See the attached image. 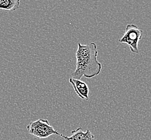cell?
<instances>
[{"label":"cell","mask_w":151,"mask_h":140,"mask_svg":"<svg viewBox=\"0 0 151 140\" xmlns=\"http://www.w3.org/2000/svg\"><path fill=\"white\" fill-rule=\"evenodd\" d=\"M20 6L19 0H0V9L15 11Z\"/></svg>","instance_id":"6"},{"label":"cell","mask_w":151,"mask_h":140,"mask_svg":"<svg viewBox=\"0 0 151 140\" xmlns=\"http://www.w3.org/2000/svg\"><path fill=\"white\" fill-rule=\"evenodd\" d=\"M143 35V31L134 25H128L126 27L123 36L119 40L121 43H125L129 46L132 53H139L138 44Z\"/></svg>","instance_id":"3"},{"label":"cell","mask_w":151,"mask_h":140,"mask_svg":"<svg viewBox=\"0 0 151 140\" xmlns=\"http://www.w3.org/2000/svg\"><path fill=\"white\" fill-rule=\"evenodd\" d=\"M70 83L72 85L74 91L76 95L82 100H88L89 89L86 82L79 79H74L70 78L69 80Z\"/></svg>","instance_id":"4"},{"label":"cell","mask_w":151,"mask_h":140,"mask_svg":"<svg viewBox=\"0 0 151 140\" xmlns=\"http://www.w3.org/2000/svg\"><path fill=\"white\" fill-rule=\"evenodd\" d=\"M28 132L33 136L39 139H46L53 135H57L61 137L63 134L55 129L47 120L40 119L30 122L27 126Z\"/></svg>","instance_id":"2"},{"label":"cell","mask_w":151,"mask_h":140,"mask_svg":"<svg viewBox=\"0 0 151 140\" xmlns=\"http://www.w3.org/2000/svg\"><path fill=\"white\" fill-rule=\"evenodd\" d=\"M71 134L72 136L70 137L64 136L63 135L61 137L65 140H95L94 135L89 129L84 132L82 128L80 127L71 131Z\"/></svg>","instance_id":"5"},{"label":"cell","mask_w":151,"mask_h":140,"mask_svg":"<svg viewBox=\"0 0 151 140\" xmlns=\"http://www.w3.org/2000/svg\"><path fill=\"white\" fill-rule=\"evenodd\" d=\"M98 53L96 43L86 45L78 43L76 52V67L72 78L81 80L83 76L92 78L98 76L102 71V64L97 60Z\"/></svg>","instance_id":"1"}]
</instances>
